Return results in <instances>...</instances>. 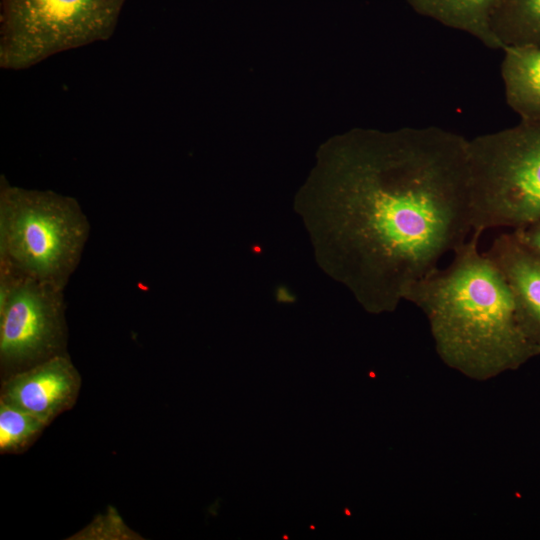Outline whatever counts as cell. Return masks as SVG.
Wrapping results in <instances>:
<instances>
[{"mask_svg": "<svg viewBox=\"0 0 540 540\" xmlns=\"http://www.w3.org/2000/svg\"><path fill=\"white\" fill-rule=\"evenodd\" d=\"M468 139L438 127L355 128L318 150L294 208L316 261L369 313L470 236Z\"/></svg>", "mask_w": 540, "mask_h": 540, "instance_id": "6da1fadb", "label": "cell"}, {"mask_svg": "<svg viewBox=\"0 0 540 540\" xmlns=\"http://www.w3.org/2000/svg\"><path fill=\"white\" fill-rule=\"evenodd\" d=\"M471 232L445 269L414 283L404 300L425 314L436 351L450 367L476 379L514 370L538 356L521 327L512 291Z\"/></svg>", "mask_w": 540, "mask_h": 540, "instance_id": "7a4b0ae2", "label": "cell"}, {"mask_svg": "<svg viewBox=\"0 0 540 540\" xmlns=\"http://www.w3.org/2000/svg\"><path fill=\"white\" fill-rule=\"evenodd\" d=\"M78 202L51 190L0 180V275L64 289L89 235Z\"/></svg>", "mask_w": 540, "mask_h": 540, "instance_id": "3957f363", "label": "cell"}, {"mask_svg": "<svg viewBox=\"0 0 540 540\" xmlns=\"http://www.w3.org/2000/svg\"><path fill=\"white\" fill-rule=\"evenodd\" d=\"M472 232L540 221V121L468 139Z\"/></svg>", "mask_w": 540, "mask_h": 540, "instance_id": "277c9868", "label": "cell"}, {"mask_svg": "<svg viewBox=\"0 0 540 540\" xmlns=\"http://www.w3.org/2000/svg\"><path fill=\"white\" fill-rule=\"evenodd\" d=\"M125 0H1L0 67L30 68L67 50L105 41Z\"/></svg>", "mask_w": 540, "mask_h": 540, "instance_id": "5b68a950", "label": "cell"}, {"mask_svg": "<svg viewBox=\"0 0 540 540\" xmlns=\"http://www.w3.org/2000/svg\"><path fill=\"white\" fill-rule=\"evenodd\" d=\"M62 288L0 275V359L15 372L61 353L65 339Z\"/></svg>", "mask_w": 540, "mask_h": 540, "instance_id": "8992f818", "label": "cell"}, {"mask_svg": "<svg viewBox=\"0 0 540 540\" xmlns=\"http://www.w3.org/2000/svg\"><path fill=\"white\" fill-rule=\"evenodd\" d=\"M80 386L77 369L67 355L59 353L11 374L3 382L0 400L48 425L74 405Z\"/></svg>", "mask_w": 540, "mask_h": 540, "instance_id": "52a82bcc", "label": "cell"}, {"mask_svg": "<svg viewBox=\"0 0 540 540\" xmlns=\"http://www.w3.org/2000/svg\"><path fill=\"white\" fill-rule=\"evenodd\" d=\"M485 254L504 275L523 332L540 356V259L513 230L494 238Z\"/></svg>", "mask_w": 540, "mask_h": 540, "instance_id": "ba28073f", "label": "cell"}, {"mask_svg": "<svg viewBox=\"0 0 540 540\" xmlns=\"http://www.w3.org/2000/svg\"><path fill=\"white\" fill-rule=\"evenodd\" d=\"M501 78L508 106L521 120L540 121V47L502 49Z\"/></svg>", "mask_w": 540, "mask_h": 540, "instance_id": "9c48e42d", "label": "cell"}, {"mask_svg": "<svg viewBox=\"0 0 540 540\" xmlns=\"http://www.w3.org/2000/svg\"><path fill=\"white\" fill-rule=\"evenodd\" d=\"M419 14L465 32L484 46L500 50L491 30L495 0H406Z\"/></svg>", "mask_w": 540, "mask_h": 540, "instance_id": "30bf717a", "label": "cell"}, {"mask_svg": "<svg viewBox=\"0 0 540 540\" xmlns=\"http://www.w3.org/2000/svg\"><path fill=\"white\" fill-rule=\"evenodd\" d=\"M491 30L500 50L540 47V0H495Z\"/></svg>", "mask_w": 540, "mask_h": 540, "instance_id": "8fae6325", "label": "cell"}, {"mask_svg": "<svg viewBox=\"0 0 540 540\" xmlns=\"http://www.w3.org/2000/svg\"><path fill=\"white\" fill-rule=\"evenodd\" d=\"M47 424L35 415L0 400V452L17 453L27 448Z\"/></svg>", "mask_w": 540, "mask_h": 540, "instance_id": "7c38bea8", "label": "cell"}, {"mask_svg": "<svg viewBox=\"0 0 540 540\" xmlns=\"http://www.w3.org/2000/svg\"><path fill=\"white\" fill-rule=\"evenodd\" d=\"M513 231L520 241L540 259V221Z\"/></svg>", "mask_w": 540, "mask_h": 540, "instance_id": "4fadbf2b", "label": "cell"}]
</instances>
